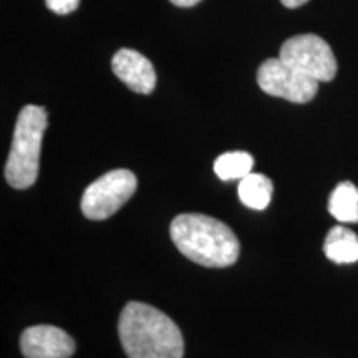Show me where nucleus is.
Segmentation results:
<instances>
[{
	"label": "nucleus",
	"instance_id": "obj_1",
	"mask_svg": "<svg viewBox=\"0 0 358 358\" xmlns=\"http://www.w3.org/2000/svg\"><path fill=\"white\" fill-rule=\"evenodd\" d=\"M118 334L128 358H182L181 330L166 313L141 302H129L118 322Z\"/></svg>",
	"mask_w": 358,
	"mask_h": 358
},
{
	"label": "nucleus",
	"instance_id": "obj_2",
	"mask_svg": "<svg viewBox=\"0 0 358 358\" xmlns=\"http://www.w3.org/2000/svg\"><path fill=\"white\" fill-rule=\"evenodd\" d=\"M179 252L206 267H229L239 257V241L229 226L204 214H179L171 222Z\"/></svg>",
	"mask_w": 358,
	"mask_h": 358
},
{
	"label": "nucleus",
	"instance_id": "obj_3",
	"mask_svg": "<svg viewBox=\"0 0 358 358\" xmlns=\"http://www.w3.org/2000/svg\"><path fill=\"white\" fill-rule=\"evenodd\" d=\"M47 124V110L43 106L27 105L20 110L6 164V179L15 189H27L37 181Z\"/></svg>",
	"mask_w": 358,
	"mask_h": 358
},
{
	"label": "nucleus",
	"instance_id": "obj_4",
	"mask_svg": "<svg viewBox=\"0 0 358 358\" xmlns=\"http://www.w3.org/2000/svg\"><path fill=\"white\" fill-rule=\"evenodd\" d=\"M136 186V176L129 169H113L85 189L82 211L92 221L108 219L127 204Z\"/></svg>",
	"mask_w": 358,
	"mask_h": 358
},
{
	"label": "nucleus",
	"instance_id": "obj_5",
	"mask_svg": "<svg viewBox=\"0 0 358 358\" xmlns=\"http://www.w3.org/2000/svg\"><path fill=\"white\" fill-rule=\"evenodd\" d=\"M279 57L285 64L317 82H332L337 75V60L330 45L319 35L303 34L285 40Z\"/></svg>",
	"mask_w": 358,
	"mask_h": 358
},
{
	"label": "nucleus",
	"instance_id": "obj_6",
	"mask_svg": "<svg viewBox=\"0 0 358 358\" xmlns=\"http://www.w3.org/2000/svg\"><path fill=\"white\" fill-rule=\"evenodd\" d=\"M257 83L267 95L292 103H308L319 92L317 80L295 70L280 57L268 58L259 66Z\"/></svg>",
	"mask_w": 358,
	"mask_h": 358
},
{
	"label": "nucleus",
	"instance_id": "obj_7",
	"mask_svg": "<svg viewBox=\"0 0 358 358\" xmlns=\"http://www.w3.org/2000/svg\"><path fill=\"white\" fill-rule=\"evenodd\" d=\"M20 350L25 358H70L75 353V342L58 327L35 325L22 334Z\"/></svg>",
	"mask_w": 358,
	"mask_h": 358
},
{
	"label": "nucleus",
	"instance_id": "obj_8",
	"mask_svg": "<svg viewBox=\"0 0 358 358\" xmlns=\"http://www.w3.org/2000/svg\"><path fill=\"white\" fill-rule=\"evenodd\" d=\"M113 73L134 93L150 95L156 87L155 66L145 55L131 48H122L111 60Z\"/></svg>",
	"mask_w": 358,
	"mask_h": 358
},
{
	"label": "nucleus",
	"instance_id": "obj_9",
	"mask_svg": "<svg viewBox=\"0 0 358 358\" xmlns=\"http://www.w3.org/2000/svg\"><path fill=\"white\" fill-rule=\"evenodd\" d=\"M324 252L335 264L358 261V236L343 226H335L325 237Z\"/></svg>",
	"mask_w": 358,
	"mask_h": 358
},
{
	"label": "nucleus",
	"instance_id": "obj_10",
	"mask_svg": "<svg viewBox=\"0 0 358 358\" xmlns=\"http://www.w3.org/2000/svg\"><path fill=\"white\" fill-rule=\"evenodd\" d=\"M237 192H239V199L243 201L244 206L256 209V211H262L271 203L274 186L266 174L249 173L248 176L241 179Z\"/></svg>",
	"mask_w": 358,
	"mask_h": 358
},
{
	"label": "nucleus",
	"instance_id": "obj_11",
	"mask_svg": "<svg viewBox=\"0 0 358 358\" xmlns=\"http://www.w3.org/2000/svg\"><path fill=\"white\" fill-rule=\"evenodd\" d=\"M329 213L338 222H358V187L343 181L335 187L329 199Z\"/></svg>",
	"mask_w": 358,
	"mask_h": 358
},
{
	"label": "nucleus",
	"instance_id": "obj_12",
	"mask_svg": "<svg viewBox=\"0 0 358 358\" xmlns=\"http://www.w3.org/2000/svg\"><path fill=\"white\" fill-rule=\"evenodd\" d=\"M254 158L245 151H231L219 156L214 163V171L222 181L243 179L252 171Z\"/></svg>",
	"mask_w": 358,
	"mask_h": 358
},
{
	"label": "nucleus",
	"instance_id": "obj_13",
	"mask_svg": "<svg viewBox=\"0 0 358 358\" xmlns=\"http://www.w3.org/2000/svg\"><path fill=\"white\" fill-rule=\"evenodd\" d=\"M45 3H47V7L52 12L58 13V15H66V13L77 10L80 0H45Z\"/></svg>",
	"mask_w": 358,
	"mask_h": 358
},
{
	"label": "nucleus",
	"instance_id": "obj_14",
	"mask_svg": "<svg viewBox=\"0 0 358 358\" xmlns=\"http://www.w3.org/2000/svg\"><path fill=\"white\" fill-rule=\"evenodd\" d=\"M282 6L287 7V8H297V7H302L303 3H307L308 0H280Z\"/></svg>",
	"mask_w": 358,
	"mask_h": 358
},
{
	"label": "nucleus",
	"instance_id": "obj_15",
	"mask_svg": "<svg viewBox=\"0 0 358 358\" xmlns=\"http://www.w3.org/2000/svg\"><path fill=\"white\" fill-rule=\"evenodd\" d=\"M169 2L174 3V6H178V7H192V6H196V3H199L201 0H169Z\"/></svg>",
	"mask_w": 358,
	"mask_h": 358
}]
</instances>
